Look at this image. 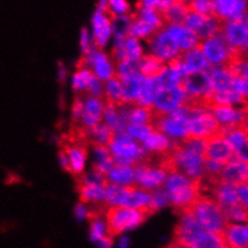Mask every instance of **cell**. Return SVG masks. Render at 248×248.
<instances>
[{"mask_svg": "<svg viewBox=\"0 0 248 248\" xmlns=\"http://www.w3.org/2000/svg\"><path fill=\"white\" fill-rule=\"evenodd\" d=\"M197 219L202 229L211 232H223L228 224L224 213L210 194H200L186 212Z\"/></svg>", "mask_w": 248, "mask_h": 248, "instance_id": "cell-1", "label": "cell"}, {"mask_svg": "<svg viewBox=\"0 0 248 248\" xmlns=\"http://www.w3.org/2000/svg\"><path fill=\"white\" fill-rule=\"evenodd\" d=\"M106 216V235L110 237L117 236L126 230L142 224L150 215L145 210L108 206L105 212Z\"/></svg>", "mask_w": 248, "mask_h": 248, "instance_id": "cell-2", "label": "cell"}, {"mask_svg": "<svg viewBox=\"0 0 248 248\" xmlns=\"http://www.w3.org/2000/svg\"><path fill=\"white\" fill-rule=\"evenodd\" d=\"M175 227L172 244L182 248H189L205 232L202 225L189 213H181Z\"/></svg>", "mask_w": 248, "mask_h": 248, "instance_id": "cell-3", "label": "cell"}, {"mask_svg": "<svg viewBox=\"0 0 248 248\" xmlns=\"http://www.w3.org/2000/svg\"><path fill=\"white\" fill-rule=\"evenodd\" d=\"M186 98H187V93L182 84L173 87V88H162L155 93L152 108L162 115H165V113L180 108L185 103Z\"/></svg>", "mask_w": 248, "mask_h": 248, "instance_id": "cell-4", "label": "cell"}, {"mask_svg": "<svg viewBox=\"0 0 248 248\" xmlns=\"http://www.w3.org/2000/svg\"><path fill=\"white\" fill-rule=\"evenodd\" d=\"M247 2L240 0H217L213 1L212 17L222 23L232 21H247Z\"/></svg>", "mask_w": 248, "mask_h": 248, "instance_id": "cell-5", "label": "cell"}, {"mask_svg": "<svg viewBox=\"0 0 248 248\" xmlns=\"http://www.w3.org/2000/svg\"><path fill=\"white\" fill-rule=\"evenodd\" d=\"M134 175H135V185L147 190L162 188L168 177L166 172L162 169L148 164H138L134 166Z\"/></svg>", "mask_w": 248, "mask_h": 248, "instance_id": "cell-6", "label": "cell"}, {"mask_svg": "<svg viewBox=\"0 0 248 248\" xmlns=\"http://www.w3.org/2000/svg\"><path fill=\"white\" fill-rule=\"evenodd\" d=\"M147 42L150 44L153 56L159 58L164 63L176 58V57H178L181 54L180 48L177 46V42L173 40L171 36H169L165 33L164 29L157 31L152 38L148 39Z\"/></svg>", "mask_w": 248, "mask_h": 248, "instance_id": "cell-7", "label": "cell"}, {"mask_svg": "<svg viewBox=\"0 0 248 248\" xmlns=\"http://www.w3.org/2000/svg\"><path fill=\"white\" fill-rule=\"evenodd\" d=\"M205 160L228 164V163L235 160L234 148L225 138H220L218 135L212 136L206 140Z\"/></svg>", "mask_w": 248, "mask_h": 248, "instance_id": "cell-8", "label": "cell"}, {"mask_svg": "<svg viewBox=\"0 0 248 248\" xmlns=\"http://www.w3.org/2000/svg\"><path fill=\"white\" fill-rule=\"evenodd\" d=\"M59 145H61V150H63L68 155L70 173H73L75 177L81 175L84 170L87 158H88V147L80 143L70 142L64 136L61 138Z\"/></svg>", "mask_w": 248, "mask_h": 248, "instance_id": "cell-9", "label": "cell"}, {"mask_svg": "<svg viewBox=\"0 0 248 248\" xmlns=\"http://www.w3.org/2000/svg\"><path fill=\"white\" fill-rule=\"evenodd\" d=\"M220 124L211 112H204L189 122L188 139H207L217 135Z\"/></svg>", "mask_w": 248, "mask_h": 248, "instance_id": "cell-10", "label": "cell"}, {"mask_svg": "<svg viewBox=\"0 0 248 248\" xmlns=\"http://www.w3.org/2000/svg\"><path fill=\"white\" fill-rule=\"evenodd\" d=\"M182 87L185 88L187 96L192 98H205L212 92L210 84V78L206 71H197L183 76Z\"/></svg>", "mask_w": 248, "mask_h": 248, "instance_id": "cell-11", "label": "cell"}, {"mask_svg": "<svg viewBox=\"0 0 248 248\" xmlns=\"http://www.w3.org/2000/svg\"><path fill=\"white\" fill-rule=\"evenodd\" d=\"M225 40L232 48L247 52L248 27L247 21H232L227 22L223 26Z\"/></svg>", "mask_w": 248, "mask_h": 248, "instance_id": "cell-12", "label": "cell"}, {"mask_svg": "<svg viewBox=\"0 0 248 248\" xmlns=\"http://www.w3.org/2000/svg\"><path fill=\"white\" fill-rule=\"evenodd\" d=\"M178 58L181 59V63H182L183 76L197 73V71H206L210 66L204 53H202L200 44L195 48L189 49L185 53H181Z\"/></svg>", "mask_w": 248, "mask_h": 248, "instance_id": "cell-13", "label": "cell"}, {"mask_svg": "<svg viewBox=\"0 0 248 248\" xmlns=\"http://www.w3.org/2000/svg\"><path fill=\"white\" fill-rule=\"evenodd\" d=\"M210 112L219 124H247V106H213Z\"/></svg>", "mask_w": 248, "mask_h": 248, "instance_id": "cell-14", "label": "cell"}, {"mask_svg": "<svg viewBox=\"0 0 248 248\" xmlns=\"http://www.w3.org/2000/svg\"><path fill=\"white\" fill-rule=\"evenodd\" d=\"M92 24H93V35H94V45L96 49H101L105 47L108 44V38L111 35V21L103 11L96 10L94 14L93 19H92Z\"/></svg>", "mask_w": 248, "mask_h": 248, "instance_id": "cell-15", "label": "cell"}, {"mask_svg": "<svg viewBox=\"0 0 248 248\" xmlns=\"http://www.w3.org/2000/svg\"><path fill=\"white\" fill-rule=\"evenodd\" d=\"M248 178V166L246 162L240 160H232V162L225 164L222 172V183L228 185L239 186L247 185Z\"/></svg>", "mask_w": 248, "mask_h": 248, "instance_id": "cell-16", "label": "cell"}, {"mask_svg": "<svg viewBox=\"0 0 248 248\" xmlns=\"http://www.w3.org/2000/svg\"><path fill=\"white\" fill-rule=\"evenodd\" d=\"M104 117V104L100 99L88 96L84 103V108L82 117H81V124L86 128L92 129L99 123Z\"/></svg>", "mask_w": 248, "mask_h": 248, "instance_id": "cell-17", "label": "cell"}, {"mask_svg": "<svg viewBox=\"0 0 248 248\" xmlns=\"http://www.w3.org/2000/svg\"><path fill=\"white\" fill-rule=\"evenodd\" d=\"M228 248H248L247 225L228 223L223 232Z\"/></svg>", "mask_w": 248, "mask_h": 248, "instance_id": "cell-18", "label": "cell"}, {"mask_svg": "<svg viewBox=\"0 0 248 248\" xmlns=\"http://www.w3.org/2000/svg\"><path fill=\"white\" fill-rule=\"evenodd\" d=\"M189 12V1L173 0V1H171L168 10L160 15V17H162L165 26H170V24H181L182 26Z\"/></svg>", "mask_w": 248, "mask_h": 248, "instance_id": "cell-19", "label": "cell"}, {"mask_svg": "<svg viewBox=\"0 0 248 248\" xmlns=\"http://www.w3.org/2000/svg\"><path fill=\"white\" fill-rule=\"evenodd\" d=\"M210 103L211 108H213V106H230V108H234V105H240V108H245V106H247V96L240 95V94L235 93L230 89L222 92L212 91L210 95Z\"/></svg>", "mask_w": 248, "mask_h": 248, "instance_id": "cell-20", "label": "cell"}, {"mask_svg": "<svg viewBox=\"0 0 248 248\" xmlns=\"http://www.w3.org/2000/svg\"><path fill=\"white\" fill-rule=\"evenodd\" d=\"M142 142L146 152L151 153V155H163L168 153L171 147V139L168 138L164 134L155 130Z\"/></svg>", "mask_w": 248, "mask_h": 248, "instance_id": "cell-21", "label": "cell"}, {"mask_svg": "<svg viewBox=\"0 0 248 248\" xmlns=\"http://www.w3.org/2000/svg\"><path fill=\"white\" fill-rule=\"evenodd\" d=\"M165 68V63L153 54H143L138 61L139 74L146 78H158Z\"/></svg>", "mask_w": 248, "mask_h": 248, "instance_id": "cell-22", "label": "cell"}, {"mask_svg": "<svg viewBox=\"0 0 248 248\" xmlns=\"http://www.w3.org/2000/svg\"><path fill=\"white\" fill-rule=\"evenodd\" d=\"M92 148L94 152V163L92 170L108 176V173L113 169L112 155L110 150L99 145H92Z\"/></svg>", "mask_w": 248, "mask_h": 248, "instance_id": "cell-23", "label": "cell"}, {"mask_svg": "<svg viewBox=\"0 0 248 248\" xmlns=\"http://www.w3.org/2000/svg\"><path fill=\"white\" fill-rule=\"evenodd\" d=\"M92 66L94 69V75L100 81H110L116 78V73L112 63L108 59V57L105 53H103V52H96Z\"/></svg>", "mask_w": 248, "mask_h": 248, "instance_id": "cell-24", "label": "cell"}, {"mask_svg": "<svg viewBox=\"0 0 248 248\" xmlns=\"http://www.w3.org/2000/svg\"><path fill=\"white\" fill-rule=\"evenodd\" d=\"M113 140H115V131L111 130L106 124L99 123L94 128L89 129L88 146L99 145L108 148Z\"/></svg>", "mask_w": 248, "mask_h": 248, "instance_id": "cell-25", "label": "cell"}, {"mask_svg": "<svg viewBox=\"0 0 248 248\" xmlns=\"http://www.w3.org/2000/svg\"><path fill=\"white\" fill-rule=\"evenodd\" d=\"M146 80L147 78H143L141 74H136V75L131 76V78H126V80L121 81L122 82L123 98L125 105L134 106V101H135L136 95H138L139 91L145 86Z\"/></svg>", "mask_w": 248, "mask_h": 248, "instance_id": "cell-26", "label": "cell"}, {"mask_svg": "<svg viewBox=\"0 0 248 248\" xmlns=\"http://www.w3.org/2000/svg\"><path fill=\"white\" fill-rule=\"evenodd\" d=\"M106 178L110 183L121 186V187L135 185L134 168H131V166H113V169L108 173Z\"/></svg>", "mask_w": 248, "mask_h": 248, "instance_id": "cell-27", "label": "cell"}, {"mask_svg": "<svg viewBox=\"0 0 248 248\" xmlns=\"http://www.w3.org/2000/svg\"><path fill=\"white\" fill-rule=\"evenodd\" d=\"M206 73L208 74V78H210V84L212 91H228L232 87V78H234L225 69H213L208 66Z\"/></svg>", "mask_w": 248, "mask_h": 248, "instance_id": "cell-28", "label": "cell"}, {"mask_svg": "<svg viewBox=\"0 0 248 248\" xmlns=\"http://www.w3.org/2000/svg\"><path fill=\"white\" fill-rule=\"evenodd\" d=\"M81 204L94 202L103 204L105 202V188L95 185H78Z\"/></svg>", "mask_w": 248, "mask_h": 248, "instance_id": "cell-29", "label": "cell"}, {"mask_svg": "<svg viewBox=\"0 0 248 248\" xmlns=\"http://www.w3.org/2000/svg\"><path fill=\"white\" fill-rule=\"evenodd\" d=\"M104 99H105L106 104H111L116 108H121V106L125 105L123 98L122 82L117 78L108 81V83H106V93H104Z\"/></svg>", "mask_w": 248, "mask_h": 248, "instance_id": "cell-30", "label": "cell"}, {"mask_svg": "<svg viewBox=\"0 0 248 248\" xmlns=\"http://www.w3.org/2000/svg\"><path fill=\"white\" fill-rule=\"evenodd\" d=\"M129 16H130L131 21H133L129 36H133V38H135V39L142 38L147 41L148 39L152 38V36L155 35L157 31H162V29H158L157 27H155L153 24L148 23V22L142 21V19H140V18H135V17H133L131 15H129Z\"/></svg>", "mask_w": 248, "mask_h": 248, "instance_id": "cell-31", "label": "cell"}, {"mask_svg": "<svg viewBox=\"0 0 248 248\" xmlns=\"http://www.w3.org/2000/svg\"><path fill=\"white\" fill-rule=\"evenodd\" d=\"M189 248H228L223 232H205Z\"/></svg>", "mask_w": 248, "mask_h": 248, "instance_id": "cell-32", "label": "cell"}, {"mask_svg": "<svg viewBox=\"0 0 248 248\" xmlns=\"http://www.w3.org/2000/svg\"><path fill=\"white\" fill-rule=\"evenodd\" d=\"M104 117H105L106 125H108L111 130L115 131V134L125 130L126 125L123 123L122 118H121L116 106L111 105V104H105V105H104Z\"/></svg>", "mask_w": 248, "mask_h": 248, "instance_id": "cell-33", "label": "cell"}, {"mask_svg": "<svg viewBox=\"0 0 248 248\" xmlns=\"http://www.w3.org/2000/svg\"><path fill=\"white\" fill-rule=\"evenodd\" d=\"M160 81V86L162 88L168 89V88H173V87H177L182 83L183 75L176 69L170 68L165 64V68L163 69L162 73L158 76Z\"/></svg>", "mask_w": 248, "mask_h": 248, "instance_id": "cell-34", "label": "cell"}, {"mask_svg": "<svg viewBox=\"0 0 248 248\" xmlns=\"http://www.w3.org/2000/svg\"><path fill=\"white\" fill-rule=\"evenodd\" d=\"M152 121V108H145L139 106H130L126 115V122L129 124H148Z\"/></svg>", "mask_w": 248, "mask_h": 248, "instance_id": "cell-35", "label": "cell"}, {"mask_svg": "<svg viewBox=\"0 0 248 248\" xmlns=\"http://www.w3.org/2000/svg\"><path fill=\"white\" fill-rule=\"evenodd\" d=\"M130 16H116L115 18L111 19V31L116 35L117 39H125L129 36L131 28Z\"/></svg>", "mask_w": 248, "mask_h": 248, "instance_id": "cell-36", "label": "cell"}, {"mask_svg": "<svg viewBox=\"0 0 248 248\" xmlns=\"http://www.w3.org/2000/svg\"><path fill=\"white\" fill-rule=\"evenodd\" d=\"M166 205H170V200H169L168 192L164 188H158V189L151 192V202L147 208L150 215H153V213H155L158 210L166 206Z\"/></svg>", "mask_w": 248, "mask_h": 248, "instance_id": "cell-37", "label": "cell"}, {"mask_svg": "<svg viewBox=\"0 0 248 248\" xmlns=\"http://www.w3.org/2000/svg\"><path fill=\"white\" fill-rule=\"evenodd\" d=\"M94 74L91 69H81L74 75L73 78V88L78 93H83L88 89V84L91 82V78Z\"/></svg>", "mask_w": 248, "mask_h": 248, "instance_id": "cell-38", "label": "cell"}, {"mask_svg": "<svg viewBox=\"0 0 248 248\" xmlns=\"http://www.w3.org/2000/svg\"><path fill=\"white\" fill-rule=\"evenodd\" d=\"M124 52H125L126 61L130 62H138L142 54V47L139 44L138 39L133 38V36H128L124 41Z\"/></svg>", "mask_w": 248, "mask_h": 248, "instance_id": "cell-39", "label": "cell"}, {"mask_svg": "<svg viewBox=\"0 0 248 248\" xmlns=\"http://www.w3.org/2000/svg\"><path fill=\"white\" fill-rule=\"evenodd\" d=\"M153 131L152 126L148 124H126L125 133L129 138L138 141H143Z\"/></svg>", "mask_w": 248, "mask_h": 248, "instance_id": "cell-40", "label": "cell"}, {"mask_svg": "<svg viewBox=\"0 0 248 248\" xmlns=\"http://www.w3.org/2000/svg\"><path fill=\"white\" fill-rule=\"evenodd\" d=\"M139 74L138 71V62H130L124 61L122 63L117 64V74L116 78L120 81H124L126 78H131V76Z\"/></svg>", "mask_w": 248, "mask_h": 248, "instance_id": "cell-41", "label": "cell"}, {"mask_svg": "<svg viewBox=\"0 0 248 248\" xmlns=\"http://www.w3.org/2000/svg\"><path fill=\"white\" fill-rule=\"evenodd\" d=\"M190 12L205 15V16H212L213 14V1L207 0H197V1H189Z\"/></svg>", "mask_w": 248, "mask_h": 248, "instance_id": "cell-42", "label": "cell"}, {"mask_svg": "<svg viewBox=\"0 0 248 248\" xmlns=\"http://www.w3.org/2000/svg\"><path fill=\"white\" fill-rule=\"evenodd\" d=\"M91 222V240L92 241L99 242L106 234V225L104 224L103 220L99 218L89 220Z\"/></svg>", "mask_w": 248, "mask_h": 248, "instance_id": "cell-43", "label": "cell"}, {"mask_svg": "<svg viewBox=\"0 0 248 248\" xmlns=\"http://www.w3.org/2000/svg\"><path fill=\"white\" fill-rule=\"evenodd\" d=\"M108 9L115 16H128L130 5L124 0H111L108 1Z\"/></svg>", "mask_w": 248, "mask_h": 248, "instance_id": "cell-44", "label": "cell"}, {"mask_svg": "<svg viewBox=\"0 0 248 248\" xmlns=\"http://www.w3.org/2000/svg\"><path fill=\"white\" fill-rule=\"evenodd\" d=\"M87 91L89 92V94H91L93 98L100 99V100L101 99H104L103 82H101V81L99 80L95 75L91 78V82H89V84H88V89H87Z\"/></svg>", "mask_w": 248, "mask_h": 248, "instance_id": "cell-45", "label": "cell"}, {"mask_svg": "<svg viewBox=\"0 0 248 248\" xmlns=\"http://www.w3.org/2000/svg\"><path fill=\"white\" fill-rule=\"evenodd\" d=\"M232 91L235 93L240 94L242 96H247L248 92V84H247V78H234L232 82Z\"/></svg>", "mask_w": 248, "mask_h": 248, "instance_id": "cell-46", "label": "cell"}, {"mask_svg": "<svg viewBox=\"0 0 248 248\" xmlns=\"http://www.w3.org/2000/svg\"><path fill=\"white\" fill-rule=\"evenodd\" d=\"M84 108V103L81 98V95H76L75 100H74L73 104V121L74 124L78 123L81 121V117H82Z\"/></svg>", "mask_w": 248, "mask_h": 248, "instance_id": "cell-47", "label": "cell"}, {"mask_svg": "<svg viewBox=\"0 0 248 248\" xmlns=\"http://www.w3.org/2000/svg\"><path fill=\"white\" fill-rule=\"evenodd\" d=\"M89 41H91V39H89L88 31H87V28H82V31H81V40H80L81 48H82V54L87 53V52L91 49L92 45H89Z\"/></svg>", "mask_w": 248, "mask_h": 248, "instance_id": "cell-48", "label": "cell"}, {"mask_svg": "<svg viewBox=\"0 0 248 248\" xmlns=\"http://www.w3.org/2000/svg\"><path fill=\"white\" fill-rule=\"evenodd\" d=\"M236 190H237V198H239L240 202H241L242 206L247 207V185H244V186H239V187H236Z\"/></svg>", "mask_w": 248, "mask_h": 248, "instance_id": "cell-49", "label": "cell"}, {"mask_svg": "<svg viewBox=\"0 0 248 248\" xmlns=\"http://www.w3.org/2000/svg\"><path fill=\"white\" fill-rule=\"evenodd\" d=\"M59 159H61L62 168L68 171V172H70V164H69L68 155H66V153L63 150H59Z\"/></svg>", "mask_w": 248, "mask_h": 248, "instance_id": "cell-50", "label": "cell"}, {"mask_svg": "<svg viewBox=\"0 0 248 248\" xmlns=\"http://www.w3.org/2000/svg\"><path fill=\"white\" fill-rule=\"evenodd\" d=\"M112 245H113L112 237L105 235V236H104L103 239L98 242V248H111L112 247Z\"/></svg>", "mask_w": 248, "mask_h": 248, "instance_id": "cell-51", "label": "cell"}, {"mask_svg": "<svg viewBox=\"0 0 248 248\" xmlns=\"http://www.w3.org/2000/svg\"><path fill=\"white\" fill-rule=\"evenodd\" d=\"M59 68H61V70H59V78H61V81L63 82V81L65 80L66 71H65V69L63 68V65H62V63H61V65H59Z\"/></svg>", "mask_w": 248, "mask_h": 248, "instance_id": "cell-52", "label": "cell"}, {"mask_svg": "<svg viewBox=\"0 0 248 248\" xmlns=\"http://www.w3.org/2000/svg\"><path fill=\"white\" fill-rule=\"evenodd\" d=\"M128 245H129L128 237H122V239H121V242H120V247L121 248H126V247H128Z\"/></svg>", "mask_w": 248, "mask_h": 248, "instance_id": "cell-53", "label": "cell"}, {"mask_svg": "<svg viewBox=\"0 0 248 248\" xmlns=\"http://www.w3.org/2000/svg\"><path fill=\"white\" fill-rule=\"evenodd\" d=\"M166 248H182V247L177 246V245H175V244H171L170 246H169V247H166Z\"/></svg>", "mask_w": 248, "mask_h": 248, "instance_id": "cell-54", "label": "cell"}]
</instances>
